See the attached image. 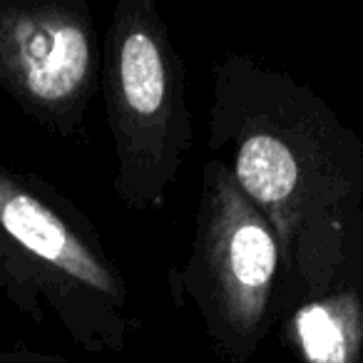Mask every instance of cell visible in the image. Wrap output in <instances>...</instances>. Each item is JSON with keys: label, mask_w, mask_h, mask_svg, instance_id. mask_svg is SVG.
<instances>
[{"label": "cell", "mask_w": 363, "mask_h": 363, "mask_svg": "<svg viewBox=\"0 0 363 363\" xmlns=\"http://www.w3.org/2000/svg\"><path fill=\"white\" fill-rule=\"evenodd\" d=\"M209 150L277 229L281 313L328 284L363 227V140L318 92L252 55L214 65Z\"/></svg>", "instance_id": "obj_1"}, {"label": "cell", "mask_w": 363, "mask_h": 363, "mask_svg": "<svg viewBox=\"0 0 363 363\" xmlns=\"http://www.w3.org/2000/svg\"><path fill=\"white\" fill-rule=\"evenodd\" d=\"M0 294L87 353H122L137 328L127 279L87 214L40 174L0 162Z\"/></svg>", "instance_id": "obj_2"}, {"label": "cell", "mask_w": 363, "mask_h": 363, "mask_svg": "<svg viewBox=\"0 0 363 363\" xmlns=\"http://www.w3.org/2000/svg\"><path fill=\"white\" fill-rule=\"evenodd\" d=\"M102 100L112 189L130 212H157L179 179L194 132L184 60L155 0H117L102 38Z\"/></svg>", "instance_id": "obj_3"}, {"label": "cell", "mask_w": 363, "mask_h": 363, "mask_svg": "<svg viewBox=\"0 0 363 363\" xmlns=\"http://www.w3.org/2000/svg\"><path fill=\"white\" fill-rule=\"evenodd\" d=\"M169 286L227 363L252 361L281 318L286 264L279 234L217 157L202 167L192 244L187 262L169 272Z\"/></svg>", "instance_id": "obj_4"}, {"label": "cell", "mask_w": 363, "mask_h": 363, "mask_svg": "<svg viewBox=\"0 0 363 363\" xmlns=\"http://www.w3.org/2000/svg\"><path fill=\"white\" fill-rule=\"evenodd\" d=\"M102 40L85 0H0V90L28 120L85 145Z\"/></svg>", "instance_id": "obj_5"}, {"label": "cell", "mask_w": 363, "mask_h": 363, "mask_svg": "<svg viewBox=\"0 0 363 363\" xmlns=\"http://www.w3.org/2000/svg\"><path fill=\"white\" fill-rule=\"evenodd\" d=\"M279 328L296 363H363V227L326 286L294 301Z\"/></svg>", "instance_id": "obj_6"}, {"label": "cell", "mask_w": 363, "mask_h": 363, "mask_svg": "<svg viewBox=\"0 0 363 363\" xmlns=\"http://www.w3.org/2000/svg\"><path fill=\"white\" fill-rule=\"evenodd\" d=\"M0 363H75L65 356H55V353H43L30 346H16V348H3L0 351Z\"/></svg>", "instance_id": "obj_7"}]
</instances>
